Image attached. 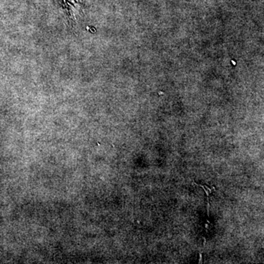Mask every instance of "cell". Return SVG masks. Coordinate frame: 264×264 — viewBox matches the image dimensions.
I'll return each mask as SVG.
<instances>
[{
  "label": "cell",
  "instance_id": "1",
  "mask_svg": "<svg viewBox=\"0 0 264 264\" xmlns=\"http://www.w3.org/2000/svg\"><path fill=\"white\" fill-rule=\"evenodd\" d=\"M193 184L198 185V186H200L202 190H204L205 192L206 193L207 199H208V206H207L208 210H207V213H208V216H209V209H210V204H209V194H210V193L212 192V190H210L208 186H204V185L197 184L194 183V182H193Z\"/></svg>",
  "mask_w": 264,
  "mask_h": 264
}]
</instances>
